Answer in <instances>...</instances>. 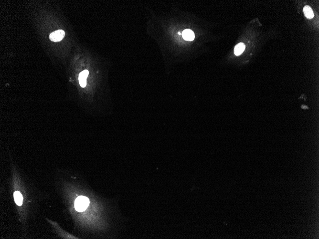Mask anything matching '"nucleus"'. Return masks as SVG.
Instances as JSON below:
<instances>
[{
  "mask_svg": "<svg viewBox=\"0 0 319 239\" xmlns=\"http://www.w3.org/2000/svg\"><path fill=\"white\" fill-rule=\"evenodd\" d=\"M182 37L183 39L187 41H193L194 39V34L192 31L190 29H186L183 31L182 33Z\"/></svg>",
  "mask_w": 319,
  "mask_h": 239,
  "instance_id": "4",
  "label": "nucleus"
},
{
  "mask_svg": "<svg viewBox=\"0 0 319 239\" xmlns=\"http://www.w3.org/2000/svg\"><path fill=\"white\" fill-rule=\"evenodd\" d=\"M88 75V71L87 70H85L84 71H83L79 75V84L82 87H84L86 86V84H87L86 80H87V77Z\"/></svg>",
  "mask_w": 319,
  "mask_h": 239,
  "instance_id": "3",
  "label": "nucleus"
},
{
  "mask_svg": "<svg viewBox=\"0 0 319 239\" xmlns=\"http://www.w3.org/2000/svg\"><path fill=\"white\" fill-rule=\"evenodd\" d=\"M303 12L304 15L308 19H311L314 17L313 12L312 8L309 6H306L303 8Z\"/></svg>",
  "mask_w": 319,
  "mask_h": 239,
  "instance_id": "5",
  "label": "nucleus"
},
{
  "mask_svg": "<svg viewBox=\"0 0 319 239\" xmlns=\"http://www.w3.org/2000/svg\"><path fill=\"white\" fill-rule=\"evenodd\" d=\"M89 199L85 196H79L75 201V209L77 211L82 212L85 211L89 205Z\"/></svg>",
  "mask_w": 319,
  "mask_h": 239,
  "instance_id": "1",
  "label": "nucleus"
},
{
  "mask_svg": "<svg viewBox=\"0 0 319 239\" xmlns=\"http://www.w3.org/2000/svg\"><path fill=\"white\" fill-rule=\"evenodd\" d=\"M245 49V45L242 42L238 44L235 47V54L237 56H239L243 53Z\"/></svg>",
  "mask_w": 319,
  "mask_h": 239,
  "instance_id": "6",
  "label": "nucleus"
},
{
  "mask_svg": "<svg viewBox=\"0 0 319 239\" xmlns=\"http://www.w3.org/2000/svg\"><path fill=\"white\" fill-rule=\"evenodd\" d=\"M65 35V33L64 31L58 30L51 33L49 35V38L52 41L57 42L62 40Z\"/></svg>",
  "mask_w": 319,
  "mask_h": 239,
  "instance_id": "2",
  "label": "nucleus"
},
{
  "mask_svg": "<svg viewBox=\"0 0 319 239\" xmlns=\"http://www.w3.org/2000/svg\"><path fill=\"white\" fill-rule=\"evenodd\" d=\"M14 199L15 203L17 205L21 206L23 203V196L19 191H15L14 193Z\"/></svg>",
  "mask_w": 319,
  "mask_h": 239,
  "instance_id": "7",
  "label": "nucleus"
}]
</instances>
